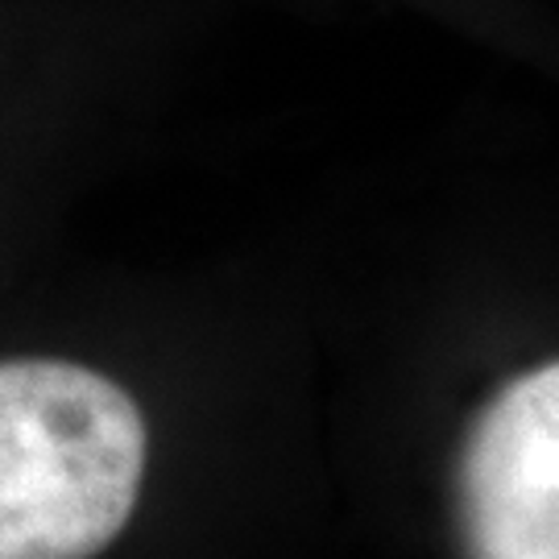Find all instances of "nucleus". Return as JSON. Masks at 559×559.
Wrapping results in <instances>:
<instances>
[{"instance_id":"f257e3e1","label":"nucleus","mask_w":559,"mask_h":559,"mask_svg":"<svg viewBox=\"0 0 559 559\" xmlns=\"http://www.w3.org/2000/svg\"><path fill=\"white\" fill-rule=\"evenodd\" d=\"M150 431L75 360H0V559H96L138 510Z\"/></svg>"},{"instance_id":"f03ea898","label":"nucleus","mask_w":559,"mask_h":559,"mask_svg":"<svg viewBox=\"0 0 559 559\" xmlns=\"http://www.w3.org/2000/svg\"><path fill=\"white\" fill-rule=\"evenodd\" d=\"M473 559H559V360L501 385L460 456Z\"/></svg>"}]
</instances>
